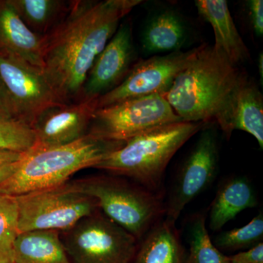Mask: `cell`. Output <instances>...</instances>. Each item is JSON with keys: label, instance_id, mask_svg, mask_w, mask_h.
Instances as JSON below:
<instances>
[{"label": "cell", "instance_id": "5bb4252c", "mask_svg": "<svg viewBox=\"0 0 263 263\" xmlns=\"http://www.w3.org/2000/svg\"><path fill=\"white\" fill-rule=\"evenodd\" d=\"M228 139L234 130L245 131L263 148V98L249 77L235 91L228 108L217 122Z\"/></svg>", "mask_w": 263, "mask_h": 263}, {"label": "cell", "instance_id": "7c38bea8", "mask_svg": "<svg viewBox=\"0 0 263 263\" xmlns=\"http://www.w3.org/2000/svg\"><path fill=\"white\" fill-rule=\"evenodd\" d=\"M98 99L57 104L44 110L30 125L35 137L31 151L68 144L86 136L98 109Z\"/></svg>", "mask_w": 263, "mask_h": 263}, {"label": "cell", "instance_id": "cb8c5ba5", "mask_svg": "<svg viewBox=\"0 0 263 263\" xmlns=\"http://www.w3.org/2000/svg\"><path fill=\"white\" fill-rule=\"evenodd\" d=\"M262 237L263 215L259 213L246 226L220 233L216 238V247L229 251L249 248L260 243Z\"/></svg>", "mask_w": 263, "mask_h": 263}, {"label": "cell", "instance_id": "603a6c76", "mask_svg": "<svg viewBox=\"0 0 263 263\" xmlns=\"http://www.w3.org/2000/svg\"><path fill=\"white\" fill-rule=\"evenodd\" d=\"M15 197L0 193V263H13V247L19 232Z\"/></svg>", "mask_w": 263, "mask_h": 263}, {"label": "cell", "instance_id": "484cf974", "mask_svg": "<svg viewBox=\"0 0 263 263\" xmlns=\"http://www.w3.org/2000/svg\"><path fill=\"white\" fill-rule=\"evenodd\" d=\"M251 25L256 35L262 37L263 34V1L249 0L247 3Z\"/></svg>", "mask_w": 263, "mask_h": 263}, {"label": "cell", "instance_id": "30bf717a", "mask_svg": "<svg viewBox=\"0 0 263 263\" xmlns=\"http://www.w3.org/2000/svg\"><path fill=\"white\" fill-rule=\"evenodd\" d=\"M180 169L165 206L166 219L176 223L185 207L214 181L219 145L214 127H205Z\"/></svg>", "mask_w": 263, "mask_h": 263}, {"label": "cell", "instance_id": "3957f363", "mask_svg": "<svg viewBox=\"0 0 263 263\" xmlns=\"http://www.w3.org/2000/svg\"><path fill=\"white\" fill-rule=\"evenodd\" d=\"M125 142L88 133L68 144L30 151L24 156L15 174L0 184V193L15 197L60 186L77 171L95 167Z\"/></svg>", "mask_w": 263, "mask_h": 263}, {"label": "cell", "instance_id": "4316f807", "mask_svg": "<svg viewBox=\"0 0 263 263\" xmlns=\"http://www.w3.org/2000/svg\"><path fill=\"white\" fill-rule=\"evenodd\" d=\"M228 257L230 263H263V243L260 242L249 250Z\"/></svg>", "mask_w": 263, "mask_h": 263}, {"label": "cell", "instance_id": "9a60e30c", "mask_svg": "<svg viewBox=\"0 0 263 263\" xmlns=\"http://www.w3.org/2000/svg\"><path fill=\"white\" fill-rule=\"evenodd\" d=\"M0 53L43 69L42 37L26 26L10 0H0Z\"/></svg>", "mask_w": 263, "mask_h": 263}, {"label": "cell", "instance_id": "e0dca14e", "mask_svg": "<svg viewBox=\"0 0 263 263\" xmlns=\"http://www.w3.org/2000/svg\"><path fill=\"white\" fill-rule=\"evenodd\" d=\"M257 198L249 180L241 176L221 183L211 205L209 228L217 231L246 209L257 206Z\"/></svg>", "mask_w": 263, "mask_h": 263}, {"label": "cell", "instance_id": "f546056e", "mask_svg": "<svg viewBox=\"0 0 263 263\" xmlns=\"http://www.w3.org/2000/svg\"><path fill=\"white\" fill-rule=\"evenodd\" d=\"M25 154L10 151L0 150V164L10 163L22 160Z\"/></svg>", "mask_w": 263, "mask_h": 263}, {"label": "cell", "instance_id": "8992f818", "mask_svg": "<svg viewBox=\"0 0 263 263\" xmlns=\"http://www.w3.org/2000/svg\"><path fill=\"white\" fill-rule=\"evenodd\" d=\"M60 232L72 263H131L138 240L100 210Z\"/></svg>", "mask_w": 263, "mask_h": 263}, {"label": "cell", "instance_id": "4fadbf2b", "mask_svg": "<svg viewBox=\"0 0 263 263\" xmlns=\"http://www.w3.org/2000/svg\"><path fill=\"white\" fill-rule=\"evenodd\" d=\"M134 58L132 28L123 23L93 64L81 100L99 98L117 87L130 71Z\"/></svg>", "mask_w": 263, "mask_h": 263}, {"label": "cell", "instance_id": "7402d4cb", "mask_svg": "<svg viewBox=\"0 0 263 263\" xmlns=\"http://www.w3.org/2000/svg\"><path fill=\"white\" fill-rule=\"evenodd\" d=\"M189 233L190 254L184 263H230L228 256L221 253L211 239L205 216H194Z\"/></svg>", "mask_w": 263, "mask_h": 263}, {"label": "cell", "instance_id": "d4e9b609", "mask_svg": "<svg viewBox=\"0 0 263 263\" xmlns=\"http://www.w3.org/2000/svg\"><path fill=\"white\" fill-rule=\"evenodd\" d=\"M35 144L34 132L18 119L0 121V150L27 154Z\"/></svg>", "mask_w": 263, "mask_h": 263}, {"label": "cell", "instance_id": "4dcf8cb0", "mask_svg": "<svg viewBox=\"0 0 263 263\" xmlns=\"http://www.w3.org/2000/svg\"><path fill=\"white\" fill-rule=\"evenodd\" d=\"M258 70L259 76H260L261 84H262L263 81V55L262 52L259 53L258 57Z\"/></svg>", "mask_w": 263, "mask_h": 263}, {"label": "cell", "instance_id": "f1b7e54d", "mask_svg": "<svg viewBox=\"0 0 263 263\" xmlns=\"http://www.w3.org/2000/svg\"><path fill=\"white\" fill-rule=\"evenodd\" d=\"M22 160L10 163L0 164V184L15 174L20 165Z\"/></svg>", "mask_w": 263, "mask_h": 263}, {"label": "cell", "instance_id": "d6986e66", "mask_svg": "<svg viewBox=\"0 0 263 263\" xmlns=\"http://www.w3.org/2000/svg\"><path fill=\"white\" fill-rule=\"evenodd\" d=\"M187 37L182 19L173 10L156 13L143 30L142 46L149 54L171 53L181 51Z\"/></svg>", "mask_w": 263, "mask_h": 263}, {"label": "cell", "instance_id": "6da1fadb", "mask_svg": "<svg viewBox=\"0 0 263 263\" xmlns=\"http://www.w3.org/2000/svg\"><path fill=\"white\" fill-rule=\"evenodd\" d=\"M141 0L70 1L61 21L42 37L43 72L59 103L80 101L86 78L121 21Z\"/></svg>", "mask_w": 263, "mask_h": 263}, {"label": "cell", "instance_id": "ac0fdd59", "mask_svg": "<svg viewBox=\"0 0 263 263\" xmlns=\"http://www.w3.org/2000/svg\"><path fill=\"white\" fill-rule=\"evenodd\" d=\"M13 263H72L58 230L19 233L13 247Z\"/></svg>", "mask_w": 263, "mask_h": 263}, {"label": "cell", "instance_id": "52a82bcc", "mask_svg": "<svg viewBox=\"0 0 263 263\" xmlns=\"http://www.w3.org/2000/svg\"><path fill=\"white\" fill-rule=\"evenodd\" d=\"M19 233L34 230L65 231L99 209L98 202L66 182L15 196Z\"/></svg>", "mask_w": 263, "mask_h": 263}, {"label": "cell", "instance_id": "44dd1931", "mask_svg": "<svg viewBox=\"0 0 263 263\" xmlns=\"http://www.w3.org/2000/svg\"><path fill=\"white\" fill-rule=\"evenodd\" d=\"M19 17L32 32L43 37L65 15L70 1L10 0Z\"/></svg>", "mask_w": 263, "mask_h": 263}, {"label": "cell", "instance_id": "277c9868", "mask_svg": "<svg viewBox=\"0 0 263 263\" xmlns=\"http://www.w3.org/2000/svg\"><path fill=\"white\" fill-rule=\"evenodd\" d=\"M206 124L178 122L154 128L126 141L124 146L104 159L95 168L131 178L143 187L160 193L171 159Z\"/></svg>", "mask_w": 263, "mask_h": 263}, {"label": "cell", "instance_id": "7a4b0ae2", "mask_svg": "<svg viewBox=\"0 0 263 263\" xmlns=\"http://www.w3.org/2000/svg\"><path fill=\"white\" fill-rule=\"evenodd\" d=\"M248 77L220 50L205 44L164 97L183 122H217Z\"/></svg>", "mask_w": 263, "mask_h": 263}, {"label": "cell", "instance_id": "2e32d148", "mask_svg": "<svg viewBox=\"0 0 263 263\" xmlns=\"http://www.w3.org/2000/svg\"><path fill=\"white\" fill-rule=\"evenodd\" d=\"M197 12L214 30V46L220 50L233 65L238 66L250 57L224 0H197Z\"/></svg>", "mask_w": 263, "mask_h": 263}, {"label": "cell", "instance_id": "9c48e42d", "mask_svg": "<svg viewBox=\"0 0 263 263\" xmlns=\"http://www.w3.org/2000/svg\"><path fill=\"white\" fill-rule=\"evenodd\" d=\"M204 46L202 44L186 51L154 56L135 64L117 87L98 99V109L131 99L165 95L177 76L193 61Z\"/></svg>", "mask_w": 263, "mask_h": 263}, {"label": "cell", "instance_id": "8fae6325", "mask_svg": "<svg viewBox=\"0 0 263 263\" xmlns=\"http://www.w3.org/2000/svg\"><path fill=\"white\" fill-rule=\"evenodd\" d=\"M0 78L15 118L29 126L46 109L60 104L43 70L19 59L0 53Z\"/></svg>", "mask_w": 263, "mask_h": 263}, {"label": "cell", "instance_id": "ffe728a7", "mask_svg": "<svg viewBox=\"0 0 263 263\" xmlns=\"http://www.w3.org/2000/svg\"><path fill=\"white\" fill-rule=\"evenodd\" d=\"M184 257L175 222L166 219L148 231L131 263H184Z\"/></svg>", "mask_w": 263, "mask_h": 263}, {"label": "cell", "instance_id": "ba28073f", "mask_svg": "<svg viewBox=\"0 0 263 263\" xmlns=\"http://www.w3.org/2000/svg\"><path fill=\"white\" fill-rule=\"evenodd\" d=\"M178 122L183 121L164 95H152L97 109L88 133L126 141L154 128Z\"/></svg>", "mask_w": 263, "mask_h": 263}, {"label": "cell", "instance_id": "83f0119b", "mask_svg": "<svg viewBox=\"0 0 263 263\" xmlns=\"http://www.w3.org/2000/svg\"><path fill=\"white\" fill-rule=\"evenodd\" d=\"M16 119L14 108L8 91L0 78V121Z\"/></svg>", "mask_w": 263, "mask_h": 263}, {"label": "cell", "instance_id": "5b68a950", "mask_svg": "<svg viewBox=\"0 0 263 263\" xmlns=\"http://www.w3.org/2000/svg\"><path fill=\"white\" fill-rule=\"evenodd\" d=\"M68 183L74 190L95 199L104 215L138 240L165 214L160 193L119 178L91 176Z\"/></svg>", "mask_w": 263, "mask_h": 263}]
</instances>
